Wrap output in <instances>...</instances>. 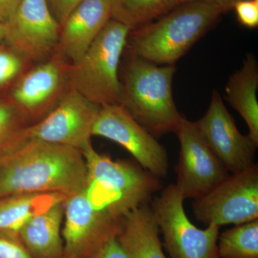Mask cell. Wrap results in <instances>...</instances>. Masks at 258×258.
<instances>
[{
  "mask_svg": "<svg viewBox=\"0 0 258 258\" xmlns=\"http://www.w3.org/2000/svg\"><path fill=\"white\" fill-rule=\"evenodd\" d=\"M216 5L183 3L157 22L131 30L129 54L157 64H175L215 25L222 14Z\"/></svg>",
  "mask_w": 258,
  "mask_h": 258,
  "instance_id": "obj_2",
  "label": "cell"
},
{
  "mask_svg": "<svg viewBox=\"0 0 258 258\" xmlns=\"http://www.w3.org/2000/svg\"><path fill=\"white\" fill-rule=\"evenodd\" d=\"M238 1L240 0H180V5L183 3H191V2H203V3L216 5L222 10V13H225L233 10L235 3Z\"/></svg>",
  "mask_w": 258,
  "mask_h": 258,
  "instance_id": "obj_29",
  "label": "cell"
},
{
  "mask_svg": "<svg viewBox=\"0 0 258 258\" xmlns=\"http://www.w3.org/2000/svg\"><path fill=\"white\" fill-rule=\"evenodd\" d=\"M111 19V0H83L61 25L55 53L68 63H76Z\"/></svg>",
  "mask_w": 258,
  "mask_h": 258,
  "instance_id": "obj_15",
  "label": "cell"
},
{
  "mask_svg": "<svg viewBox=\"0 0 258 258\" xmlns=\"http://www.w3.org/2000/svg\"><path fill=\"white\" fill-rule=\"evenodd\" d=\"M92 136L120 144L135 158L139 165L153 175L160 178L167 174L169 159L165 148L123 105L101 106Z\"/></svg>",
  "mask_w": 258,
  "mask_h": 258,
  "instance_id": "obj_10",
  "label": "cell"
},
{
  "mask_svg": "<svg viewBox=\"0 0 258 258\" xmlns=\"http://www.w3.org/2000/svg\"><path fill=\"white\" fill-rule=\"evenodd\" d=\"M64 217V257L93 258L119 231L120 219L95 206L86 188L66 199Z\"/></svg>",
  "mask_w": 258,
  "mask_h": 258,
  "instance_id": "obj_8",
  "label": "cell"
},
{
  "mask_svg": "<svg viewBox=\"0 0 258 258\" xmlns=\"http://www.w3.org/2000/svg\"><path fill=\"white\" fill-rule=\"evenodd\" d=\"M258 67L255 57L248 53L240 69L230 76L225 87L226 101L248 128L247 136L258 146Z\"/></svg>",
  "mask_w": 258,
  "mask_h": 258,
  "instance_id": "obj_18",
  "label": "cell"
},
{
  "mask_svg": "<svg viewBox=\"0 0 258 258\" xmlns=\"http://www.w3.org/2000/svg\"><path fill=\"white\" fill-rule=\"evenodd\" d=\"M159 232L152 210L147 204L120 219L117 239L129 258H166Z\"/></svg>",
  "mask_w": 258,
  "mask_h": 258,
  "instance_id": "obj_17",
  "label": "cell"
},
{
  "mask_svg": "<svg viewBox=\"0 0 258 258\" xmlns=\"http://www.w3.org/2000/svg\"><path fill=\"white\" fill-rule=\"evenodd\" d=\"M29 125L26 116L6 96L0 95V155L20 145L24 129Z\"/></svg>",
  "mask_w": 258,
  "mask_h": 258,
  "instance_id": "obj_22",
  "label": "cell"
},
{
  "mask_svg": "<svg viewBox=\"0 0 258 258\" xmlns=\"http://www.w3.org/2000/svg\"><path fill=\"white\" fill-rule=\"evenodd\" d=\"M83 1V0H45L51 13L60 26L70 13Z\"/></svg>",
  "mask_w": 258,
  "mask_h": 258,
  "instance_id": "obj_26",
  "label": "cell"
},
{
  "mask_svg": "<svg viewBox=\"0 0 258 258\" xmlns=\"http://www.w3.org/2000/svg\"><path fill=\"white\" fill-rule=\"evenodd\" d=\"M174 133L179 142L176 186L184 200L203 196L229 175L209 147L195 122L181 117Z\"/></svg>",
  "mask_w": 258,
  "mask_h": 258,
  "instance_id": "obj_12",
  "label": "cell"
},
{
  "mask_svg": "<svg viewBox=\"0 0 258 258\" xmlns=\"http://www.w3.org/2000/svg\"><path fill=\"white\" fill-rule=\"evenodd\" d=\"M5 25L0 22V43L5 42Z\"/></svg>",
  "mask_w": 258,
  "mask_h": 258,
  "instance_id": "obj_30",
  "label": "cell"
},
{
  "mask_svg": "<svg viewBox=\"0 0 258 258\" xmlns=\"http://www.w3.org/2000/svg\"><path fill=\"white\" fill-rule=\"evenodd\" d=\"M0 258H33L18 232L0 231Z\"/></svg>",
  "mask_w": 258,
  "mask_h": 258,
  "instance_id": "obj_24",
  "label": "cell"
},
{
  "mask_svg": "<svg viewBox=\"0 0 258 258\" xmlns=\"http://www.w3.org/2000/svg\"><path fill=\"white\" fill-rule=\"evenodd\" d=\"M100 108L101 106L71 88L50 113L24 129L20 145L28 141H40L82 151L91 143Z\"/></svg>",
  "mask_w": 258,
  "mask_h": 258,
  "instance_id": "obj_9",
  "label": "cell"
},
{
  "mask_svg": "<svg viewBox=\"0 0 258 258\" xmlns=\"http://www.w3.org/2000/svg\"><path fill=\"white\" fill-rule=\"evenodd\" d=\"M87 184L86 162L76 148L32 140L0 155V198L25 194L69 197Z\"/></svg>",
  "mask_w": 258,
  "mask_h": 258,
  "instance_id": "obj_1",
  "label": "cell"
},
{
  "mask_svg": "<svg viewBox=\"0 0 258 258\" xmlns=\"http://www.w3.org/2000/svg\"><path fill=\"white\" fill-rule=\"evenodd\" d=\"M235 10L237 20L241 25L248 28H255L258 25V1L240 0L235 3Z\"/></svg>",
  "mask_w": 258,
  "mask_h": 258,
  "instance_id": "obj_25",
  "label": "cell"
},
{
  "mask_svg": "<svg viewBox=\"0 0 258 258\" xmlns=\"http://www.w3.org/2000/svg\"><path fill=\"white\" fill-rule=\"evenodd\" d=\"M63 258H74V257H63Z\"/></svg>",
  "mask_w": 258,
  "mask_h": 258,
  "instance_id": "obj_31",
  "label": "cell"
},
{
  "mask_svg": "<svg viewBox=\"0 0 258 258\" xmlns=\"http://www.w3.org/2000/svg\"><path fill=\"white\" fill-rule=\"evenodd\" d=\"M93 258H129L116 237L107 242Z\"/></svg>",
  "mask_w": 258,
  "mask_h": 258,
  "instance_id": "obj_27",
  "label": "cell"
},
{
  "mask_svg": "<svg viewBox=\"0 0 258 258\" xmlns=\"http://www.w3.org/2000/svg\"><path fill=\"white\" fill-rule=\"evenodd\" d=\"M64 201L33 215L19 230V236L33 258H63L61 225Z\"/></svg>",
  "mask_w": 258,
  "mask_h": 258,
  "instance_id": "obj_16",
  "label": "cell"
},
{
  "mask_svg": "<svg viewBox=\"0 0 258 258\" xmlns=\"http://www.w3.org/2000/svg\"><path fill=\"white\" fill-rule=\"evenodd\" d=\"M175 64H157L129 54L120 104L154 135L175 132L182 115L173 98Z\"/></svg>",
  "mask_w": 258,
  "mask_h": 258,
  "instance_id": "obj_3",
  "label": "cell"
},
{
  "mask_svg": "<svg viewBox=\"0 0 258 258\" xmlns=\"http://www.w3.org/2000/svg\"><path fill=\"white\" fill-rule=\"evenodd\" d=\"M68 197L59 194H25L0 198V231L19 232L30 217Z\"/></svg>",
  "mask_w": 258,
  "mask_h": 258,
  "instance_id": "obj_19",
  "label": "cell"
},
{
  "mask_svg": "<svg viewBox=\"0 0 258 258\" xmlns=\"http://www.w3.org/2000/svg\"><path fill=\"white\" fill-rule=\"evenodd\" d=\"M69 66L55 52L32 64L5 96L32 124L50 113L71 89Z\"/></svg>",
  "mask_w": 258,
  "mask_h": 258,
  "instance_id": "obj_11",
  "label": "cell"
},
{
  "mask_svg": "<svg viewBox=\"0 0 258 258\" xmlns=\"http://www.w3.org/2000/svg\"><path fill=\"white\" fill-rule=\"evenodd\" d=\"M32 64L6 42L0 43V95L8 92Z\"/></svg>",
  "mask_w": 258,
  "mask_h": 258,
  "instance_id": "obj_23",
  "label": "cell"
},
{
  "mask_svg": "<svg viewBox=\"0 0 258 258\" xmlns=\"http://www.w3.org/2000/svg\"><path fill=\"white\" fill-rule=\"evenodd\" d=\"M88 174L86 191L95 206L121 219L161 189L159 178L140 165L115 161L89 144L81 151Z\"/></svg>",
  "mask_w": 258,
  "mask_h": 258,
  "instance_id": "obj_4",
  "label": "cell"
},
{
  "mask_svg": "<svg viewBox=\"0 0 258 258\" xmlns=\"http://www.w3.org/2000/svg\"><path fill=\"white\" fill-rule=\"evenodd\" d=\"M180 5V0H111V19L131 30L167 14Z\"/></svg>",
  "mask_w": 258,
  "mask_h": 258,
  "instance_id": "obj_20",
  "label": "cell"
},
{
  "mask_svg": "<svg viewBox=\"0 0 258 258\" xmlns=\"http://www.w3.org/2000/svg\"><path fill=\"white\" fill-rule=\"evenodd\" d=\"M195 123L228 172L232 174L254 164L257 145L248 136L240 133L218 91L212 92L208 111Z\"/></svg>",
  "mask_w": 258,
  "mask_h": 258,
  "instance_id": "obj_14",
  "label": "cell"
},
{
  "mask_svg": "<svg viewBox=\"0 0 258 258\" xmlns=\"http://www.w3.org/2000/svg\"><path fill=\"white\" fill-rule=\"evenodd\" d=\"M131 30L111 19L81 59L69 64L70 87L88 101L103 106L120 104V58Z\"/></svg>",
  "mask_w": 258,
  "mask_h": 258,
  "instance_id": "obj_5",
  "label": "cell"
},
{
  "mask_svg": "<svg viewBox=\"0 0 258 258\" xmlns=\"http://www.w3.org/2000/svg\"><path fill=\"white\" fill-rule=\"evenodd\" d=\"M23 0H0V22L6 24Z\"/></svg>",
  "mask_w": 258,
  "mask_h": 258,
  "instance_id": "obj_28",
  "label": "cell"
},
{
  "mask_svg": "<svg viewBox=\"0 0 258 258\" xmlns=\"http://www.w3.org/2000/svg\"><path fill=\"white\" fill-rule=\"evenodd\" d=\"M184 201L176 185L169 184L150 207L171 258H220V226L209 224L202 230L194 225L185 212Z\"/></svg>",
  "mask_w": 258,
  "mask_h": 258,
  "instance_id": "obj_6",
  "label": "cell"
},
{
  "mask_svg": "<svg viewBox=\"0 0 258 258\" xmlns=\"http://www.w3.org/2000/svg\"><path fill=\"white\" fill-rule=\"evenodd\" d=\"M217 249L220 258H258V220L222 232Z\"/></svg>",
  "mask_w": 258,
  "mask_h": 258,
  "instance_id": "obj_21",
  "label": "cell"
},
{
  "mask_svg": "<svg viewBox=\"0 0 258 258\" xmlns=\"http://www.w3.org/2000/svg\"><path fill=\"white\" fill-rule=\"evenodd\" d=\"M193 212L197 220L208 225H239L258 220L257 164L229 174L195 199Z\"/></svg>",
  "mask_w": 258,
  "mask_h": 258,
  "instance_id": "obj_7",
  "label": "cell"
},
{
  "mask_svg": "<svg viewBox=\"0 0 258 258\" xmlns=\"http://www.w3.org/2000/svg\"><path fill=\"white\" fill-rule=\"evenodd\" d=\"M5 25V42L32 64L47 60L56 52L60 25L45 0H23Z\"/></svg>",
  "mask_w": 258,
  "mask_h": 258,
  "instance_id": "obj_13",
  "label": "cell"
}]
</instances>
